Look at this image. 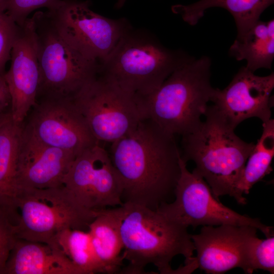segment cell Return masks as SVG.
I'll return each instance as SVG.
<instances>
[{
	"instance_id": "obj_1",
	"label": "cell",
	"mask_w": 274,
	"mask_h": 274,
	"mask_svg": "<svg viewBox=\"0 0 274 274\" xmlns=\"http://www.w3.org/2000/svg\"><path fill=\"white\" fill-rule=\"evenodd\" d=\"M120 176L122 200L156 210L168 202L180 175L181 152L175 135L144 118L111 143L109 153Z\"/></svg>"
},
{
	"instance_id": "obj_2",
	"label": "cell",
	"mask_w": 274,
	"mask_h": 274,
	"mask_svg": "<svg viewBox=\"0 0 274 274\" xmlns=\"http://www.w3.org/2000/svg\"><path fill=\"white\" fill-rule=\"evenodd\" d=\"M205 120L182 135L181 158L193 161V169L210 186L215 197L236 198V189L254 143L242 140L214 105L209 106Z\"/></svg>"
},
{
	"instance_id": "obj_3",
	"label": "cell",
	"mask_w": 274,
	"mask_h": 274,
	"mask_svg": "<svg viewBox=\"0 0 274 274\" xmlns=\"http://www.w3.org/2000/svg\"><path fill=\"white\" fill-rule=\"evenodd\" d=\"M120 231L122 256L128 264L121 273H143L152 264L160 273L172 274L170 262L181 255L185 261L193 257L194 247L188 227L169 219L157 210L124 203Z\"/></svg>"
},
{
	"instance_id": "obj_4",
	"label": "cell",
	"mask_w": 274,
	"mask_h": 274,
	"mask_svg": "<svg viewBox=\"0 0 274 274\" xmlns=\"http://www.w3.org/2000/svg\"><path fill=\"white\" fill-rule=\"evenodd\" d=\"M211 66L206 56L190 57L157 89L138 97L144 118L174 135L192 130L201 122L215 89L210 82Z\"/></svg>"
},
{
	"instance_id": "obj_5",
	"label": "cell",
	"mask_w": 274,
	"mask_h": 274,
	"mask_svg": "<svg viewBox=\"0 0 274 274\" xmlns=\"http://www.w3.org/2000/svg\"><path fill=\"white\" fill-rule=\"evenodd\" d=\"M190 57L165 47L149 33L131 27L100 64L98 76L142 97L157 89Z\"/></svg>"
},
{
	"instance_id": "obj_6",
	"label": "cell",
	"mask_w": 274,
	"mask_h": 274,
	"mask_svg": "<svg viewBox=\"0 0 274 274\" xmlns=\"http://www.w3.org/2000/svg\"><path fill=\"white\" fill-rule=\"evenodd\" d=\"M10 203L18 238L50 245L65 229H88L100 211L84 207L63 185L19 188Z\"/></svg>"
},
{
	"instance_id": "obj_7",
	"label": "cell",
	"mask_w": 274,
	"mask_h": 274,
	"mask_svg": "<svg viewBox=\"0 0 274 274\" xmlns=\"http://www.w3.org/2000/svg\"><path fill=\"white\" fill-rule=\"evenodd\" d=\"M32 17L40 70L37 100L73 98L98 76L100 63L65 40L47 11H37Z\"/></svg>"
},
{
	"instance_id": "obj_8",
	"label": "cell",
	"mask_w": 274,
	"mask_h": 274,
	"mask_svg": "<svg viewBox=\"0 0 274 274\" xmlns=\"http://www.w3.org/2000/svg\"><path fill=\"white\" fill-rule=\"evenodd\" d=\"M180 155V175L174 190L175 199L161 204L157 209L170 219L187 227L231 224L256 228L266 237L273 235L272 227L258 218L240 214L217 199L203 178L193 170L191 173Z\"/></svg>"
},
{
	"instance_id": "obj_9",
	"label": "cell",
	"mask_w": 274,
	"mask_h": 274,
	"mask_svg": "<svg viewBox=\"0 0 274 274\" xmlns=\"http://www.w3.org/2000/svg\"><path fill=\"white\" fill-rule=\"evenodd\" d=\"M72 99L98 142L116 141L144 119L137 96L98 75Z\"/></svg>"
},
{
	"instance_id": "obj_10",
	"label": "cell",
	"mask_w": 274,
	"mask_h": 274,
	"mask_svg": "<svg viewBox=\"0 0 274 274\" xmlns=\"http://www.w3.org/2000/svg\"><path fill=\"white\" fill-rule=\"evenodd\" d=\"M90 6L89 1L61 0L47 12L65 40L100 64L132 27L125 18L104 17Z\"/></svg>"
},
{
	"instance_id": "obj_11",
	"label": "cell",
	"mask_w": 274,
	"mask_h": 274,
	"mask_svg": "<svg viewBox=\"0 0 274 274\" xmlns=\"http://www.w3.org/2000/svg\"><path fill=\"white\" fill-rule=\"evenodd\" d=\"M63 185L91 210L123 205L121 179L109 152L99 143L76 157L64 178Z\"/></svg>"
},
{
	"instance_id": "obj_12",
	"label": "cell",
	"mask_w": 274,
	"mask_h": 274,
	"mask_svg": "<svg viewBox=\"0 0 274 274\" xmlns=\"http://www.w3.org/2000/svg\"><path fill=\"white\" fill-rule=\"evenodd\" d=\"M257 230L248 225L203 226L198 234H191L198 268L210 274H222L235 268L252 273Z\"/></svg>"
},
{
	"instance_id": "obj_13",
	"label": "cell",
	"mask_w": 274,
	"mask_h": 274,
	"mask_svg": "<svg viewBox=\"0 0 274 274\" xmlns=\"http://www.w3.org/2000/svg\"><path fill=\"white\" fill-rule=\"evenodd\" d=\"M26 126L43 143L76 156L98 142L72 98H43L33 108Z\"/></svg>"
},
{
	"instance_id": "obj_14",
	"label": "cell",
	"mask_w": 274,
	"mask_h": 274,
	"mask_svg": "<svg viewBox=\"0 0 274 274\" xmlns=\"http://www.w3.org/2000/svg\"><path fill=\"white\" fill-rule=\"evenodd\" d=\"M273 88V72L266 76H259L244 66L226 87L214 89L211 101L235 128L252 117L258 118L264 123L271 118Z\"/></svg>"
},
{
	"instance_id": "obj_15",
	"label": "cell",
	"mask_w": 274,
	"mask_h": 274,
	"mask_svg": "<svg viewBox=\"0 0 274 274\" xmlns=\"http://www.w3.org/2000/svg\"><path fill=\"white\" fill-rule=\"evenodd\" d=\"M11 66L5 78L11 96V113L14 121L23 124L37 102L40 70L32 17L19 25L11 53Z\"/></svg>"
},
{
	"instance_id": "obj_16",
	"label": "cell",
	"mask_w": 274,
	"mask_h": 274,
	"mask_svg": "<svg viewBox=\"0 0 274 274\" xmlns=\"http://www.w3.org/2000/svg\"><path fill=\"white\" fill-rule=\"evenodd\" d=\"M76 157L68 151L43 143L23 125L17 158V189L63 185L64 178Z\"/></svg>"
},
{
	"instance_id": "obj_17",
	"label": "cell",
	"mask_w": 274,
	"mask_h": 274,
	"mask_svg": "<svg viewBox=\"0 0 274 274\" xmlns=\"http://www.w3.org/2000/svg\"><path fill=\"white\" fill-rule=\"evenodd\" d=\"M3 274H82L56 246L18 239Z\"/></svg>"
},
{
	"instance_id": "obj_18",
	"label": "cell",
	"mask_w": 274,
	"mask_h": 274,
	"mask_svg": "<svg viewBox=\"0 0 274 274\" xmlns=\"http://www.w3.org/2000/svg\"><path fill=\"white\" fill-rule=\"evenodd\" d=\"M123 206L100 211L88 226L92 244L105 273L120 272L124 259L120 227Z\"/></svg>"
},
{
	"instance_id": "obj_19",
	"label": "cell",
	"mask_w": 274,
	"mask_h": 274,
	"mask_svg": "<svg viewBox=\"0 0 274 274\" xmlns=\"http://www.w3.org/2000/svg\"><path fill=\"white\" fill-rule=\"evenodd\" d=\"M274 0H200L189 5L172 6L173 12L180 15L183 20L194 25L203 17L206 10L221 7L233 16L237 30L236 38L244 36L259 20L262 13Z\"/></svg>"
},
{
	"instance_id": "obj_20",
	"label": "cell",
	"mask_w": 274,
	"mask_h": 274,
	"mask_svg": "<svg viewBox=\"0 0 274 274\" xmlns=\"http://www.w3.org/2000/svg\"><path fill=\"white\" fill-rule=\"evenodd\" d=\"M229 52L237 60H246V67L252 72L270 69L274 57V20H259L244 36L236 38Z\"/></svg>"
},
{
	"instance_id": "obj_21",
	"label": "cell",
	"mask_w": 274,
	"mask_h": 274,
	"mask_svg": "<svg viewBox=\"0 0 274 274\" xmlns=\"http://www.w3.org/2000/svg\"><path fill=\"white\" fill-rule=\"evenodd\" d=\"M262 133L255 145L245 164L242 177L236 189L235 200L239 204L246 203L244 194L272 170L271 163L274 156V120L272 118L262 123Z\"/></svg>"
},
{
	"instance_id": "obj_22",
	"label": "cell",
	"mask_w": 274,
	"mask_h": 274,
	"mask_svg": "<svg viewBox=\"0 0 274 274\" xmlns=\"http://www.w3.org/2000/svg\"><path fill=\"white\" fill-rule=\"evenodd\" d=\"M23 124L15 122L11 111L0 115V199L15 194L16 176Z\"/></svg>"
},
{
	"instance_id": "obj_23",
	"label": "cell",
	"mask_w": 274,
	"mask_h": 274,
	"mask_svg": "<svg viewBox=\"0 0 274 274\" xmlns=\"http://www.w3.org/2000/svg\"><path fill=\"white\" fill-rule=\"evenodd\" d=\"M56 245L82 274L104 273L88 230L65 229L55 238Z\"/></svg>"
},
{
	"instance_id": "obj_24",
	"label": "cell",
	"mask_w": 274,
	"mask_h": 274,
	"mask_svg": "<svg viewBox=\"0 0 274 274\" xmlns=\"http://www.w3.org/2000/svg\"><path fill=\"white\" fill-rule=\"evenodd\" d=\"M12 208L8 201L0 200V274L18 239Z\"/></svg>"
},
{
	"instance_id": "obj_25",
	"label": "cell",
	"mask_w": 274,
	"mask_h": 274,
	"mask_svg": "<svg viewBox=\"0 0 274 274\" xmlns=\"http://www.w3.org/2000/svg\"><path fill=\"white\" fill-rule=\"evenodd\" d=\"M61 0H0L6 13L18 25H22L30 13L41 8L51 10Z\"/></svg>"
},
{
	"instance_id": "obj_26",
	"label": "cell",
	"mask_w": 274,
	"mask_h": 274,
	"mask_svg": "<svg viewBox=\"0 0 274 274\" xmlns=\"http://www.w3.org/2000/svg\"><path fill=\"white\" fill-rule=\"evenodd\" d=\"M19 25L6 13L0 4V75L5 74L7 63L18 34Z\"/></svg>"
},
{
	"instance_id": "obj_27",
	"label": "cell",
	"mask_w": 274,
	"mask_h": 274,
	"mask_svg": "<svg viewBox=\"0 0 274 274\" xmlns=\"http://www.w3.org/2000/svg\"><path fill=\"white\" fill-rule=\"evenodd\" d=\"M257 241L252 253V264L253 270L262 269L274 273V236Z\"/></svg>"
},
{
	"instance_id": "obj_28",
	"label": "cell",
	"mask_w": 274,
	"mask_h": 274,
	"mask_svg": "<svg viewBox=\"0 0 274 274\" xmlns=\"http://www.w3.org/2000/svg\"><path fill=\"white\" fill-rule=\"evenodd\" d=\"M4 75H0V115L11 111V96Z\"/></svg>"
},
{
	"instance_id": "obj_29",
	"label": "cell",
	"mask_w": 274,
	"mask_h": 274,
	"mask_svg": "<svg viewBox=\"0 0 274 274\" xmlns=\"http://www.w3.org/2000/svg\"><path fill=\"white\" fill-rule=\"evenodd\" d=\"M126 0H117L115 5V7L117 9H120L123 7Z\"/></svg>"
}]
</instances>
